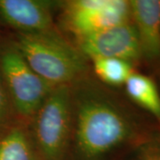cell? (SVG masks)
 Instances as JSON below:
<instances>
[{"mask_svg":"<svg viewBox=\"0 0 160 160\" xmlns=\"http://www.w3.org/2000/svg\"><path fill=\"white\" fill-rule=\"evenodd\" d=\"M124 86L132 101L151 115L160 126V93L153 79L133 71Z\"/></svg>","mask_w":160,"mask_h":160,"instance_id":"9","label":"cell"},{"mask_svg":"<svg viewBox=\"0 0 160 160\" xmlns=\"http://www.w3.org/2000/svg\"><path fill=\"white\" fill-rule=\"evenodd\" d=\"M131 19L141 46L142 56L160 59V0H132Z\"/></svg>","mask_w":160,"mask_h":160,"instance_id":"8","label":"cell"},{"mask_svg":"<svg viewBox=\"0 0 160 160\" xmlns=\"http://www.w3.org/2000/svg\"><path fill=\"white\" fill-rule=\"evenodd\" d=\"M63 20L77 38L131 22L130 1L71 0L64 3Z\"/></svg>","mask_w":160,"mask_h":160,"instance_id":"5","label":"cell"},{"mask_svg":"<svg viewBox=\"0 0 160 160\" xmlns=\"http://www.w3.org/2000/svg\"><path fill=\"white\" fill-rule=\"evenodd\" d=\"M138 147L134 160H160V136L149 138Z\"/></svg>","mask_w":160,"mask_h":160,"instance_id":"12","label":"cell"},{"mask_svg":"<svg viewBox=\"0 0 160 160\" xmlns=\"http://www.w3.org/2000/svg\"><path fill=\"white\" fill-rule=\"evenodd\" d=\"M0 160H41L29 129L12 126L0 137Z\"/></svg>","mask_w":160,"mask_h":160,"instance_id":"10","label":"cell"},{"mask_svg":"<svg viewBox=\"0 0 160 160\" xmlns=\"http://www.w3.org/2000/svg\"><path fill=\"white\" fill-rule=\"evenodd\" d=\"M52 2L43 0H0V16L22 33L52 31Z\"/></svg>","mask_w":160,"mask_h":160,"instance_id":"7","label":"cell"},{"mask_svg":"<svg viewBox=\"0 0 160 160\" xmlns=\"http://www.w3.org/2000/svg\"><path fill=\"white\" fill-rule=\"evenodd\" d=\"M74 160H102L116 149L153 137L138 116L119 99L92 81L71 85Z\"/></svg>","mask_w":160,"mask_h":160,"instance_id":"1","label":"cell"},{"mask_svg":"<svg viewBox=\"0 0 160 160\" xmlns=\"http://www.w3.org/2000/svg\"><path fill=\"white\" fill-rule=\"evenodd\" d=\"M77 49L85 59L91 61L97 58H116L134 64L142 57L137 32L132 21L78 38Z\"/></svg>","mask_w":160,"mask_h":160,"instance_id":"6","label":"cell"},{"mask_svg":"<svg viewBox=\"0 0 160 160\" xmlns=\"http://www.w3.org/2000/svg\"><path fill=\"white\" fill-rule=\"evenodd\" d=\"M94 72L102 82L110 86L125 85L134 71L133 64L116 58H97L92 60Z\"/></svg>","mask_w":160,"mask_h":160,"instance_id":"11","label":"cell"},{"mask_svg":"<svg viewBox=\"0 0 160 160\" xmlns=\"http://www.w3.org/2000/svg\"><path fill=\"white\" fill-rule=\"evenodd\" d=\"M30 133L41 160H66L72 138L71 86L54 87L31 118Z\"/></svg>","mask_w":160,"mask_h":160,"instance_id":"3","label":"cell"},{"mask_svg":"<svg viewBox=\"0 0 160 160\" xmlns=\"http://www.w3.org/2000/svg\"><path fill=\"white\" fill-rule=\"evenodd\" d=\"M7 89L2 75L0 72V126L6 121V116L8 114V96H7Z\"/></svg>","mask_w":160,"mask_h":160,"instance_id":"13","label":"cell"},{"mask_svg":"<svg viewBox=\"0 0 160 160\" xmlns=\"http://www.w3.org/2000/svg\"><path fill=\"white\" fill-rule=\"evenodd\" d=\"M159 60H160V59H159Z\"/></svg>","mask_w":160,"mask_h":160,"instance_id":"14","label":"cell"},{"mask_svg":"<svg viewBox=\"0 0 160 160\" xmlns=\"http://www.w3.org/2000/svg\"><path fill=\"white\" fill-rule=\"evenodd\" d=\"M0 72L15 110L29 120L54 88L29 67L16 46L2 52Z\"/></svg>","mask_w":160,"mask_h":160,"instance_id":"4","label":"cell"},{"mask_svg":"<svg viewBox=\"0 0 160 160\" xmlns=\"http://www.w3.org/2000/svg\"><path fill=\"white\" fill-rule=\"evenodd\" d=\"M15 46L29 67L53 87L73 85L87 68L78 50L53 31L21 33Z\"/></svg>","mask_w":160,"mask_h":160,"instance_id":"2","label":"cell"}]
</instances>
